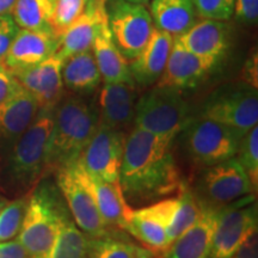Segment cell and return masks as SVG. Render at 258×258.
Returning <instances> with one entry per match:
<instances>
[{"label": "cell", "mask_w": 258, "mask_h": 258, "mask_svg": "<svg viewBox=\"0 0 258 258\" xmlns=\"http://www.w3.org/2000/svg\"><path fill=\"white\" fill-rule=\"evenodd\" d=\"M171 145L137 127L127 135L120 184L128 202H151L178 191L182 182Z\"/></svg>", "instance_id": "1"}, {"label": "cell", "mask_w": 258, "mask_h": 258, "mask_svg": "<svg viewBox=\"0 0 258 258\" xmlns=\"http://www.w3.org/2000/svg\"><path fill=\"white\" fill-rule=\"evenodd\" d=\"M54 110H38L24 134L0 160V188L15 198L28 195L43 178Z\"/></svg>", "instance_id": "2"}, {"label": "cell", "mask_w": 258, "mask_h": 258, "mask_svg": "<svg viewBox=\"0 0 258 258\" xmlns=\"http://www.w3.org/2000/svg\"><path fill=\"white\" fill-rule=\"evenodd\" d=\"M98 127L96 106L80 96H67L54 109L43 177L77 161Z\"/></svg>", "instance_id": "3"}, {"label": "cell", "mask_w": 258, "mask_h": 258, "mask_svg": "<svg viewBox=\"0 0 258 258\" xmlns=\"http://www.w3.org/2000/svg\"><path fill=\"white\" fill-rule=\"evenodd\" d=\"M71 215L55 182L44 177L29 195L17 240L34 258H46L62 222Z\"/></svg>", "instance_id": "4"}, {"label": "cell", "mask_w": 258, "mask_h": 258, "mask_svg": "<svg viewBox=\"0 0 258 258\" xmlns=\"http://www.w3.org/2000/svg\"><path fill=\"white\" fill-rule=\"evenodd\" d=\"M190 118L189 104L182 91L156 85L137 101L133 122L137 128L173 141Z\"/></svg>", "instance_id": "5"}, {"label": "cell", "mask_w": 258, "mask_h": 258, "mask_svg": "<svg viewBox=\"0 0 258 258\" xmlns=\"http://www.w3.org/2000/svg\"><path fill=\"white\" fill-rule=\"evenodd\" d=\"M54 173L57 188L76 225L89 237L108 233V227L97 206L93 180L79 159L59 167Z\"/></svg>", "instance_id": "6"}, {"label": "cell", "mask_w": 258, "mask_h": 258, "mask_svg": "<svg viewBox=\"0 0 258 258\" xmlns=\"http://www.w3.org/2000/svg\"><path fill=\"white\" fill-rule=\"evenodd\" d=\"M185 152L196 165L207 167L234 158L245 134L208 118H190L183 129Z\"/></svg>", "instance_id": "7"}, {"label": "cell", "mask_w": 258, "mask_h": 258, "mask_svg": "<svg viewBox=\"0 0 258 258\" xmlns=\"http://www.w3.org/2000/svg\"><path fill=\"white\" fill-rule=\"evenodd\" d=\"M192 190L202 203L215 207L239 201L254 191L249 176L235 157L202 167Z\"/></svg>", "instance_id": "8"}, {"label": "cell", "mask_w": 258, "mask_h": 258, "mask_svg": "<svg viewBox=\"0 0 258 258\" xmlns=\"http://www.w3.org/2000/svg\"><path fill=\"white\" fill-rule=\"evenodd\" d=\"M108 24L116 47L128 61L139 55L154 29L150 11L145 5L124 0H111L106 6Z\"/></svg>", "instance_id": "9"}, {"label": "cell", "mask_w": 258, "mask_h": 258, "mask_svg": "<svg viewBox=\"0 0 258 258\" xmlns=\"http://www.w3.org/2000/svg\"><path fill=\"white\" fill-rule=\"evenodd\" d=\"M200 117L246 134L258 123V95L252 86H235L209 97Z\"/></svg>", "instance_id": "10"}, {"label": "cell", "mask_w": 258, "mask_h": 258, "mask_svg": "<svg viewBox=\"0 0 258 258\" xmlns=\"http://www.w3.org/2000/svg\"><path fill=\"white\" fill-rule=\"evenodd\" d=\"M257 203L253 196L221 207L208 258H230L253 228H257Z\"/></svg>", "instance_id": "11"}, {"label": "cell", "mask_w": 258, "mask_h": 258, "mask_svg": "<svg viewBox=\"0 0 258 258\" xmlns=\"http://www.w3.org/2000/svg\"><path fill=\"white\" fill-rule=\"evenodd\" d=\"M127 134L98 124L95 134L79 158L84 170L92 179L120 180Z\"/></svg>", "instance_id": "12"}, {"label": "cell", "mask_w": 258, "mask_h": 258, "mask_svg": "<svg viewBox=\"0 0 258 258\" xmlns=\"http://www.w3.org/2000/svg\"><path fill=\"white\" fill-rule=\"evenodd\" d=\"M63 59L55 53L36 66L14 73L23 88L36 99L40 110H54L63 97Z\"/></svg>", "instance_id": "13"}, {"label": "cell", "mask_w": 258, "mask_h": 258, "mask_svg": "<svg viewBox=\"0 0 258 258\" xmlns=\"http://www.w3.org/2000/svg\"><path fill=\"white\" fill-rule=\"evenodd\" d=\"M177 203L178 199L169 198L143 208L133 209L125 231L148 249L166 250L167 228L175 214Z\"/></svg>", "instance_id": "14"}, {"label": "cell", "mask_w": 258, "mask_h": 258, "mask_svg": "<svg viewBox=\"0 0 258 258\" xmlns=\"http://www.w3.org/2000/svg\"><path fill=\"white\" fill-rule=\"evenodd\" d=\"M218 61L202 57L185 49L173 40L165 70L157 82V86L179 90L194 89L217 66Z\"/></svg>", "instance_id": "15"}, {"label": "cell", "mask_w": 258, "mask_h": 258, "mask_svg": "<svg viewBox=\"0 0 258 258\" xmlns=\"http://www.w3.org/2000/svg\"><path fill=\"white\" fill-rule=\"evenodd\" d=\"M60 37L53 31L19 29L2 62L12 74L34 67L55 54Z\"/></svg>", "instance_id": "16"}, {"label": "cell", "mask_w": 258, "mask_h": 258, "mask_svg": "<svg viewBox=\"0 0 258 258\" xmlns=\"http://www.w3.org/2000/svg\"><path fill=\"white\" fill-rule=\"evenodd\" d=\"M38 110L36 99L22 85L0 105V160L30 127Z\"/></svg>", "instance_id": "17"}, {"label": "cell", "mask_w": 258, "mask_h": 258, "mask_svg": "<svg viewBox=\"0 0 258 258\" xmlns=\"http://www.w3.org/2000/svg\"><path fill=\"white\" fill-rule=\"evenodd\" d=\"M135 84L104 83L98 93V124L124 131L134 121L138 101Z\"/></svg>", "instance_id": "18"}, {"label": "cell", "mask_w": 258, "mask_h": 258, "mask_svg": "<svg viewBox=\"0 0 258 258\" xmlns=\"http://www.w3.org/2000/svg\"><path fill=\"white\" fill-rule=\"evenodd\" d=\"M220 211L203 203L199 220L167 247L165 258H208Z\"/></svg>", "instance_id": "19"}, {"label": "cell", "mask_w": 258, "mask_h": 258, "mask_svg": "<svg viewBox=\"0 0 258 258\" xmlns=\"http://www.w3.org/2000/svg\"><path fill=\"white\" fill-rule=\"evenodd\" d=\"M175 37L154 27L146 46L129 62L134 83L150 86L157 83L165 70Z\"/></svg>", "instance_id": "20"}, {"label": "cell", "mask_w": 258, "mask_h": 258, "mask_svg": "<svg viewBox=\"0 0 258 258\" xmlns=\"http://www.w3.org/2000/svg\"><path fill=\"white\" fill-rule=\"evenodd\" d=\"M106 16V0H89L84 12L60 35L56 53L66 57L92 48L97 29Z\"/></svg>", "instance_id": "21"}, {"label": "cell", "mask_w": 258, "mask_h": 258, "mask_svg": "<svg viewBox=\"0 0 258 258\" xmlns=\"http://www.w3.org/2000/svg\"><path fill=\"white\" fill-rule=\"evenodd\" d=\"M185 49L202 57L219 61L228 49V28L222 21L202 19L175 37Z\"/></svg>", "instance_id": "22"}, {"label": "cell", "mask_w": 258, "mask_h": 258, "mask_svg": "<svg viewBox=\"0 0 258 258\" xmlns=\"http://www.w3.org/2000/svg\"><path fill=\"white\" fill-rule=\"evenodd\" d=\"M91 49L103 82L135 84L129 61L122 55L112 40L108 16H105L98 25Z\"/></svg>", "instance_id": "23"}, {"label": "cell", "mask_w": 258, "mask_h": 258, "mask_svg": "<svg viewBox=\"0 0 258 258\" xmlns=\"http://www.w3.org/2000/svg\"><path fill=\"white\" fill-rule=\"evenodd\" d=\"M150 14L154 27L173 37L188 30L198 16L194 0H151Z\"/></svg>", "instance_id": "24"}, {"label": "cell", "mask_w": 258, "mask_h": 258, "mask_svg": "<svg viewBox=\"0 0 258 258\" xmlns=\"http://www.w3.org/2000/svg\"><path fill=\"white\" fill-rule=\"evenodd\" d=\"M61 73L64 88L78 96L90 95L102 80L92 49L66 57Z\"/></svg>", "instance_id": "25"}, {"label": "cell", "mask_w": 258, "mask_h": 258, "mask_svg": "<svg viewBox=\"0 0 258 258\" xmlns=\"http://www.w3.org/2000/svg\"><path fill=\"white\" fill-rule=\"evenodd\" d=\"M96 190V200L98 211L106 227H117L125 231L131 220L133 208L129 206L120 180L106 182L102 179H92Z\"/></svg>", "instance_id": "26"}, {"label": "cell", "mask_w": 258, "mask_h": 258, "mask_svg": "<svg viewBox=\"0 0 258 258\" xmlns=\"http://www.w3.org/2000/svg\"><path fill=\"white\" fill-rule=\"evenodd\" d=\"M53 12L51 0H16L10 14L21 29L54 32Z\"/></svg>", "instance_id": "27"}, {"label": "cell", "mask_w": 258, "mask_h": 258, "mask_svg": "<svg viewBox=\"0 0 258 258\" xmlns=\"http://www.w3.org/2000/svg\"><path fill=\"white\" fill-rule=\"evenodd\" d=\"M178 192L177 208L169 228H167L166 249L179 235H182L186 230H189L199 220L203 211V203L200 201V199L196 196L191 188L182 183Z\"/></svg>", "instance_id": "28"}, {"label": "cell", "mask_w": 258, "mask_h": 258, "mask_svg": "<svg viewBox=\"0 0 258 258\" xmlns=\"http://www.w3.org/2000/svg\"><path fill=\"white\" fill-rule=\"evenodd\" d=\"M86 244L88 235L80 230L70 215L61 225L55 241L46 258H84Z\"/></svg>", "instance_id": "29"}, {"label": "cell", "mask_w": 258, "mask_h": 258, "mask_svg": "<svg viewBox=\"0 0 258 258\" xmlns=\"http://www.w3.org/2000/svg\"><path fill=\"white\" fill-rule=\"evenodd\" d=\"M141 247L108 233L89 237L84 258H135Z\"/></svg>", "instance_id": "30"}, {"label": "cell", "mask_w": 258, "mask_h": 258, "mask_svg": "<svg viewBox=\"0 0 258 258\" xmlns=\"http://www.w3.org/2000/svg\"><path fill=\"white\" fill-rule=\"evenodd\" d=\"M29 195L30 194L9 201L0 212V241L14 239L18 235L27 211Z\"/></svg>", "instance_id": "31"}, {"label": "cell", "mask_w": 258, "mask_h": 258, "mask_svg": "<svg viewBox=\"0 0 258 258\" xmlns=\"http://www.w3.org/2000/svg\"><path fill=\"white\" fill-rule=\"evenodd\" d=\"M240 165L249 176L251 185L254 191L258 185V127L254 125L241 139L237 154Z\"/></svg>", "instance_id": "32"}, {"label": "cell", "mask_w": 258, "mask_h": 258, "mask_svg": "<svg viewBox=\"0 0 258 258\" xmlns=\"http://www.w3.org/2000/svg\"><path fill=\"white\" fill-rule=\"evenodd\" d=\"M86 0H55L53 12V30L57 36L70 27L83 14L86 8Z\"/></svg>", "instance_id": "33"}, {"label": "cell", "mask_w": 258, "mask_h": 258, "mask_svg": "<svg viewBox=\"0 0 258 258\" xmlns=\"http://www.w3.org/2000/svg\"><path fill=\"white\" fill-rule=\"evenodd\" d=\"M194 4L202 19L224 22L234 15L235 0H194Z\"/></svg>", "instance_id": "34"}, {"label": "cell", "mask_w": 258, "mask_h": 258, "mask_svg": "<svg viewBox=\"0 0 258 258\" xmlns=\"http://www.w3.org/2000/svg\"><path fill=\"white\" fill-rule=\"evenodd\" d=\"M19 29L11 14L0 15V61L4 59Z\"/></svg>", "instance_id": "35"}, {"label": "cell", "mask_w": 258, "mask_h": 258, "mask_svg": "<svg viewBox=\"0 0 258 258\" xmlns=\"http://www.w3.org/2000/svg\"><path fill=\"white\" fill-rule=\"evenodd\" d=\"M21 84L15 76L0 62V105L17 91Z\"/></svg>", "instance_id": "36"}, {"label": "cell", "mask_w": 258, "mask_h": 258, "mask_svg": "<svg viewBox=\"0 0 258 258\" xmlns=\"http://www.w3.org/2000/svg\"><path fill=\"white\" fill-rule=\"evenodd\" d=\"M234 15L244 23H254L258 17V0H235Z\"/></svg>", "instance_id": "37"}, {"label": "cell", "mask_w": 258, "mask_h": 258, "mask_svg": "<svg viewBox=\"0 0 258 258\" xmlns=\"http://www.w3.org/2000/svg\"><path fill=\"white\" fill-rule=\"evenodd\" d=\"M230 258H258V231L253 228Z\"/></svg>", "instance_id": "38"}, {"label": "cell", "mask_w": 258, "mask_h": 258, "mask_svg": "<svg viewBox=\"0 0 258 258\" xmlns=\"http://www.w3.org/2000/svg\"><path fill=\"white\" fill-rule=\"evenodd\" d=\"M0 258H30L24 246L16 239L0 241Z\"/></svg>", "instance_id": "39"}, {"label": "cell", "mask_w": 258, "mask_h": 258, "mask_svg": "<svg viewBox=\"0 0 258 258\" xmlns=\"http://www.w3.org/2000/svg\"><path fill=\"white\" fill-rule=\"evenodd\" d=\"M245 73L247 74L246 80L249 82L250 86L257 89V56L254 55L253 59H250L245 69Z\"/></svg>", "instance_id": "40"}, {"label": "cell", "mask_w": 258, "mask_h": 258, "mask_svg": "<svg viewBox=\"0 0 258 258\" xmlns=\"http://www.w3.org/2000/svg\"><path fill=\"white\" fill-rule=\"evenodd\" d=\"M16 0H0V15L10 14Z\"/></svg>", "instance_id": "41"}, {"label": "cell", "mask_w": 258, "mask_h": 258, "mask_svg": "<svg viewBox=\"0 0 258 258\" xmlns=\"http://www.w3.org/2000/svg\"><path fill=\"white\" fill-rule=\"evenodd\" d=\"M135 258H151V252L148 250L141 249L139 251V253L137 254V257Z\"/></svg>", "instance_id": "42"}, {"label": "cell", "mask_w": 258, "mask_h": 258, "mask_svg": "<svg viewBox=\"0 0 258 258\" xmlns=\"http://www.w3.org/2000/svg\"><path fill=\"white\" fill-rule=\"evenodd\" d=\"M124 2L133 3V4H139V5H147L151 0H124Z\"/></svg>", "instance_id": "43"}, {"label": "cell", "mask_w": 258, "mask_h": 258, "mask_svg": "<svg viewBox=\"0 0 258 258\" xmlns=\"http://www.w3.org/2000/svg\"><path fill=\"white\" fill-rule=\"evenodd\" d=\"M8 203H9V200L6 199L5 196H2V195H0V212L3 211V208H4L5 206L8 205Z\"/></svg>", "instance_id": "44"}, {"label": "cell", "mask_w": 258, "mask_h": 258, "mask_svg": "<svg viewBox=\"0 0 258 258\" xmlns=\"http://www.w3.org/2000/svg\"><path fill=\"white\" fill-rule=\"evenodd\" d=\"M51 2H53V3H54V2H55V0H51Z\"/></svg>", "instance_id": "45"}, {"label": "cell", "mask_w": 258, "mask_h": 258, "mask_svg": "<svg viewBox=\"0 0 258 258\" xmlns=\"http://www.w3.org/2000/svg\"><path fill=\"white\" fill-rule=\"evenodd\" d=\"M86 2H89V0H86Z\"/></svg>", "instance_id": "46"}, {"label": "cell", "mask_w": 258, "mask_h": 258, "mask_svg": "<svg viewBox=\"0 0 258 258\" xmlns=\"http://www.w3.org/2000/svg\"><path fill=\"white\" fill-rule=\"evenodd\" d=\"M30 258H34V257H30Z\"/></svg>", "instance_id": "47"}]
</instances>
